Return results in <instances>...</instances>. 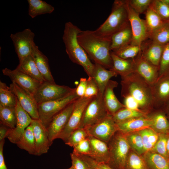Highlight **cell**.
I'll return each mask as SVG.
<instances>
[{
  "label": "cell",
  "mask_w": 169,
  "mask_h": 169,
  "mask_svg": "<svg viewBox=\"0 0 169 169\" xmlns=\"http://www.w3.org/2000/svg\"><path fill=\"white\" fill-rule=\"evenodd\" d=\"M79 43L89 58L110 69L112 60L110 51L111 38L98 34L95 30L81 31L77 36Z\"/></svg>",
  "instance_id": "obj_1"
},
{
  "label": "cell",
  "mask_w": 169,
  "mask_h": 169,
  "mask_svg": "<svg viewBox=\"0 0 169 169\" xmlns=\"http://www.w3.org/2000/svg\"><path fill=\"white\" fill-rule=\"evenodd\" d=\"M120 83L121 96L132 97L140 109L148 115L154 108L152 86L135 72L122 77Z\"/></svg>",
  "instance_id": "obj_2"
},
{
  "label": "cell",
  "mask_w": 169,
  "mask_h": 169,
  "mask_svg": "<svg viewBox=\"0 0 169 169\" xmlns=\"http://www.w3.org/2000/svg\"><path fill=\"white\" fill-rule=\"evenodd\" d=\"M81 31L72 22H68L65 24L62 39L70 60L82 67L89 77H92L95 64L91 62L78 40V35Z\"/></svg>",
  "instance_id": "obj_3"
},
{
  "label": "cell",
  "mask_w": 169,
  "mask_h": 169,
  "mask_svg": "<svg viewBox=\"0 0 169 169\" xmlns=\"http://www.w3.org/2000/svg\"><path fill=\"white\" fill-rule=\"evenodd\" d=\"M129 24L125 0H115L110 15L95 31L99 34L111 37Z\"/></svg>",
  "instance_id": "obj_4"
},
{
  "label": "cell",
  "mask_w": 169,
  "mask_h": 169,
  "mask_svg": "<svg viewBox=\"0 0 169 169\" xmlns=\"http://www.w3.org/2000/svg\"><path fill=\"white\" fill-rule=\"evenodd\" d=\"M118 131L108 142L110 160L107 164L112 169H125L130 146L125 135Z\"/></svg>",
  "instance_id": "obj_5"
},
{
  "label": "cell",
  "mask_w": 169,
  "mask_h": 169,
  "mask_svg": "<svg viewBox=\"0 0 169 169\" xmlns=\"http://www.w3.org/2000/svg\"><path fill=\"white\" fill-rule=\"evenodd\" d=\"M79 98L75 90L71 94L62 98L38 104L39 119L47 128L55 115Z\"/></svg>",
  "instance_id": "obj_6"
},
{
  "label": "cell",
  "mask_w": 169,
  "mask_h": 169,
  "mask_svg": "<svg viewBox=\"0 0 169 169\" xmlns=\"http://www.w3.org/2000/svg\"><path fill=\"white\" fill-rule=\"evenodd\" d=\"M103 95L99 93L90 100L84 111L79 128H84L94 124L109 115Z\"/></svg>",
  "instance_id": "obj_7"
},
{
  "label": "cell",
  "mask_w": 169,
  "mask_h": 169,
  "mask_svg": "<svg viewBox=\"0 0 169 169\" xmlns=\"http://www.w3.org/2000/svg\"><path fill=\"white\" fill-rule=\"evenodd\" d=\"M75 88L44 81L41 83L33 95L38 104L64 98L73 92Z\"/></svg>",
  "instance_id": "obj_8"
},
{
  "label": "cell",
  "mask_w": 169,
  "mask_h": 169,
  "mask_svg": "<svg viewBox=\"0 0 169 169\" xmlns=\"http://www.w3.org/2000/svg\"><path fill=\"white\" fill-rule=\"evenodd\" d=\"M92 98L84 96L79 98L75 101L68 122L57 138L62 139L65 143L71 134L79 128L85 109Z\"/></svg>",
  "instance_id": "obj_9"
},
{
  "label": "cell",
  "mask_w": 169,
  "mask_h": 169,
  "mask_svg": "<svg viewBox=\"0 0 169 169\" xmlns=\"http://www.w3.org/2000/svg\"><path fill=\"white\" fill-rule=\"evenodd\" d=\"M35 36L34 33L30 28H26L22 31L11 34L10 37L19 63L31 55L33 46L35 44Z\"/></svg>",
  "instance_id": "obj_10"
},
{
  "label": "cell",
  "mask_w": 169,
  "mask_h": 169,
  "mask_svg": "<svg viewBox=\"0 0 169 169\" xmlns=\"http://www.w3.org/2000/svg\"><path fill=\"white\" fill-rule=\"evenodd\" d=\"M84 128L89 136L107 143L118 131L116 123L110 115L97 123Z\"/></svg>",
  "instance_id": "obj_11"
},
{
  "label": "cell",
  "mask_w": 169,
  "mask_h": 169,
  "mask_svg": "<svg viewBox=\"0 0 169 169\" xmlns=\"http://www.w3.org/2000/svg\"><path fill=\"white\" fill-rule=\"evenodd\" d=\"M128 19L132 34L131 44L141 46L149 38V33L144 20L141 19L139 14L135 12L125 0Z\"/></svg>",
  "instance_id": "obj_12"
},
{
  "label": "cell",
  "mask_w": 169,
  "mask_h": 169,
  "mask_svg": "<svg viewBox=\"0 0 169 169\" xmlns=\"http://www.w3.org/2000/svg\"><path fill=\"white\" fill-rule=\"evenodd\" d=\"M75 101L55 115L49 123L47 129L50 146L54 140L57 139L66 126L72 112Z\"/></svg>",
  "instance_id": "obj_13"
},
{
  "label": "cell",
  "mask_w": 169,
  "mask_h": 169,
  "mask_svg": "<svg viewBox=\"0 0 169 169\" xmlns=\"http://www.w3.org/2000/svg\"><path fill=\"white\" fill-rule=\"evenodd\" d=\"M9 87L23 109L32 119H38V104L33 95L14 83H11Z\"/></svg>",
  "instance_id": "obj_14"
},
{
  "label": "cell",
  "mask_w": 169,
  "mask_h": 169,
  "mask_svg": "<svg viewBox=\"0 0 169 169\" xmlns=\"http://www.w3.org/2000/svg\"><path fill=\"white\" fill-rule=\"evenodd\" d=\"M133 59L134 72L152 86L159 78V68L146 60L142 55L141 52Z\"/></svg>",
  "instance_id": "obj_15"
},
{
  "label": "cell",
  "mask_w": 169,
  "mask_h": 169,
  "mask_svg": "<svg viewBox=\"0 0 169 169\" xmlns=\"http://www.w3.org/2000/svg\"><path fill=\"white\" fill-rule=\"evenodd\" d=\"M17 121L15 127L9 129L6 138L13 143L19 141L26 129L31 124L32 119L20 105L18 100L15 107Z\"/></svg>",
  "instance_id": "obj_16"
},
{
  "label": "cell",
  "mask_w": 169,
  "mask_h": 169,
  "mask_svg": "<svg viewBox=\"0 0 169 169\" xmlns=\"http://www.w3.org/2000/svg\"><path fill=\"white\" fill-rule=\"evenodd\" d=\"M4 75L8 77L13 83L33 95L41 83L16 69L11 70L5 68L2 70Z\"/></svg>",
  "instance_id": "obj_17"
},
{
  "label": "cell",
  "mask_w": 169,
  "mask_h": 169,
  "mask_svg": "<svg viewBox=\"0 0 169 169\" xmlns=\"http://www.w3.org/2000/svg\"><path fill=\"white\" fill-rule=\"evenodd\" d=\"M31 124L34 137L36 155L47 153L50 146L47 128L39 119H32Z\"/></svg>",
  "instance_id": "obj_18"
},
{
  "label": "cell",
  "mask_w": 169,
  "mask_h": 169,
  "mask_svg": "<svg viewBox=\"0 0 169 169\" xmlns=\"http://www.w3.org/2000/svg\"><path fill=\"white\" fill-rule=\"evenodd\" d=\"M152 88L154 108H163L169 100V73L159 77Z\"/></svg>",
  "instance_id": "obj_19"
},
{
  "label": "cell",
  "mask_w": 169,
  "mask_h": 169,
  "mask_svg": "<svg viewBox=\"0 0 169 169\" xmlns=\"http://www.w3.org/2000/svg\"><path fill=\"white\" fill-rule=\"evenodd\" d=\"M116 123L118 131L125 134L150 128L152 124V120L147 115L146 116L133 118Z\"/></svg>",
  "instance_id": "obj_20"
},
{
  "label": "cell",
  "mask_w": 169,
  "mask_h": 169,
  "mask_svg": "<svg viewBox=\"0 0 169 169\" xmlns=\"http://www.w3.org/2000/svg\"><path fill=\"white\" fill-rule=\"evenodd\" d=\"M165 46L147 39L141 45V55L150 63L159 68Z\"/></svg>",
  "instance_id": "obj_21"
},
{
  "label": "cell",
  "mask_w": 169,
  "mask_h": 169,
  "mask_svg": "<svg viewBox=\"0 0 169 169\" xmlns=\"http://www.w3.org/2000/svg\"><path fill=\"white\" fill-rule=\"evenodd\" d=\"M118 83L110 80L108 83L103 94L104 103L108 114L112 116L120 109L126 107L121 103L114 94V89L117 86Z\"/></svg>",
  "instance_id": "obj_22"
},
{
  "label": "cell",
  "mask_w": 169,
  "mask_h": 169,
  "mask_svg": "<svg viewBox=\"0 0 169 169\" xmlns=\"http://www.w3.org/2000/svg\"><path fill=\"white\" fill-rule=\"evenodd\" d=\"M88 138L90 142L91 153L89 156L98 162L107 164L110 154L107 143L91 136Z\"/></svg>",
  "instance_id": "obj_23"
},
{
  "label": "cell",
  "mask_w": 169,
  "mask_h": 169,
  "mask_svg": "<svg viewBox=\"0 0 169 169\" xmlns=\"http://www.w3.org/2000/svg\"><path fill=\"white\" fill-rule=\"evenodd\" d=\"M31 55L45 81L55 83L50 70L48 58L35 44L33 46Z\"/></svg>",
  "instance_id": "obj_24"
},
{
  "label": "cell",
  "mask_w": 169,
  "mask_h": 169,
  "mask_svg": "<svg viewBox=\"0 0 169 169\" xmlns=\"http://www.w3.org/2000/svg\"><path fill=\"white\" fill-rule=\"evenodd\" d=\"M92 77L98 86L99 93L103 95L106 86L110 79L117 75L114 71L107 69L101 65L95 63Z\"/></svg>",
  "instance_id": "obj_25"
},
{
  "label": "cell",
  "mask_w": 169,
  "mask_h": 169,
  "mask_svg": "<svg viewBox=\"0 0 169 169\" xmlns=\"http://www.w3.org/2000/svg\"><path fill=\"white\" fill-rule=\"evenodd\" d=\"M112 60V67L110 69L120 75L121 78L125 77L134 72V62L133 59H125L111 53Z\"/></svg>",
  "instance_id": "obj_26"
},
{
  "label": "cell",
  "mask_w": 169,
  "mask_h": 169,
  "mask_svg": "<svg viewBox=\"0 0 169 169\" xmlns=\"http://www.w3.org/2000/svg\"><path fill=\"white\" fill-rule=\"evenodd\" d=\"M111 38V51L131 44L132 34L130 24L112 35Z\"/></svg>",
  "instance_id": "obj_27"
},
{
  "label": "cell",
  "mask_w": 169,
  "mask_h": 169,
  "mask_svg": "<svg viewBox=\"0 0 169 169\" xmlns=\"http://www.w3.org/2000/svg\"><path fill=\"white\" fill-rule=\"evenodd\" d=\"M16 69L40 83L45 81L31 55L19 63Z\"/></svg>",
  "instance_id": "obj_28"
},
{
  "label": "cell",
  "mask_w": 169,
  "mask_h": 169,
  "mask_svg": "<svg viewBox=\"0 0 169 169\" xmlns=\"http://www.w3.org/2000/svg\"><path fill=\"white\" fill-rule=\"evenodd\" d=\"M143 158L148 169H169V160L154 151L146 152Z\"/></svg>",
  "instance_id": "obj_29"
},
{
  "label": "cell",
  "mask_w": 169,
  "mask_h": 169,
  "mask_svg": "<svg viewBox=\"0 0 169 169\" xmlns=\"http://www.w3.org/2000/svg\"><path fill=\"white\" fill-rule=\"evenodd\" d=\"M28 14L32 18L46 14L52 13L54 8L51 5L42 0H28Z\"/></svg>",
  "instance_id": "obj_30"
},
{
  "label": "cell",
  "mask_w": 169,
  "mask_h": 169,
  "mask_svg": "<svg viewBox=\"0 0 169 169\" xmlns=\"http://www.w3.org/2000/svg\"><path fill=\"white\" fill-rule=\"evenodd\" d=\"M16 144L19 148L27 151L29 154L36 155L34 137L31 124L26 129Z\"/></svg>",
  "instance_id": "obj_31"
},
{
  "label": "cell",
  "mask_w": 169,
  "mask_h": 169,
  "mask_svg": "<svg viewBox=\"0 0 169 169\" xmlns=\"http://www.w3.org/2000/svg\"><path fill=\"white\" fill-rule=\"evenodd\" d=\"M149 116L152 120L151 128L154 131L160 134H166L169 131V121L164 111H157L151 115Z\"/></svg>",
  "instance_id": "obj_32"
},
{
  "label": "cell",
  "mask_w": 169,
  "mask_h": 169,
  "mask_svg": "<svg viewBox=\"0 0 169 169\" xmlns=\"http://www.w3.org/2000/svg\"><path fill=\"white\" fill-rule=\"evenodd\" d=\"M0 124L11 129L15 127L16 113L15 107L0 105Z\"/></svg>",
  "instance_id": "obj_33"
},
{
  "label": "cell",
  "mask_w": 169,
  "mask_h": 169,
  "mask_svg": "<svg viewBox=\"0 0 169 169\" xmlns=\"http://www.w3.org/2000/svg\"><path fill=\"white\" fill-rule=\"evenodd\" d=\"M17 99L9 87L4 83L0 81V105L15 107Z\"/></svg>",
  "instance_id": "obj_34"
},
{
  "label": "cell",
  "mask_w": 169,
  "mask_h": 169,
  "mask_svg": "<svg viewBox=\"0 0 169 169\" xmlns=\"http://www.w3.org/2000/svg\"><path fill=\"white\" fill-rule=\"evenodd\" d=\"M145 14L146 17L145 21L149 37L150 34L160 27L165 22L163 21L150 7Z\"/></svg>",
  "instance_id": "obj_35"
},
{
  "label": "cell",
  "mask_w": 169,
  "mask_h": 169,
  "mask_svg": "<svg viewBox=\"0 0 169 169\" xmlns=\"http://www.w3.org/2000/svg\"><path fill=\"white\" fill-rule=\"evenodd\" d=\"M149 38L163 45H165L169 43V22H165L150 35Z\"/></svg>",
  "instance_id": "obj_36"
},
{
  "label": "cell",
  "mask_w": 169,
  "mask_h": 169,
  "mask_svg": "<svg viewBox=\"0 0 169 169\" xmlns=\"http://www.w3.org/2000/svg\"><path fill=\"white\" fill-rule=\"evenodd\" d=\"M147 115L142 111L125 107L119 110L112 117L115 122L117 123L133 118L146 116Z\"/></svg>",
  "instance_id": "obj_37"
},
{
  "label": "cell",
  "mask_w": 169,
  "mask_h": 169,
  "mask_svg": "<svg viewBox=\"0 0 169 169\" xmlns=\"http://www.w3.org/2000/svg\"><path fill=\"white\" fill-rule=\"evenodd\" d=\"M150 7L164 22H169V0H153Z\"/></svg>",
  "instance_id": "obj_38"
},
{
  "label": "cell",
  "mask_w": 169,
  "mask_h": 169,
  "mask_svg": "<svg viewBox=\"0 0 169 169\" xmlns=\"http://www.w3.org/2000/svg\"><path fill=\"white\" fill-rule=\"evenodd\" d=\"M141 46L131 44L126 45L112 51L118 57L125 59H134L141 52Z\"/></svg>",
  "instance_id": "obj_39"
},
{
  "label": "cell",
  "mask_w": 169,
  "mask_h": 169,
  "mask_svg": "<svg viewBox=\"0 0 169 169\" xmlns=\"http://www.w3.org/2000/svg\"><path fill=\"white\" fill-rule=\"evenodd\" d=\"M125 169H148L143 158L131 152L127 157Z\"/></svg>",
  "instance_id": "obj_40"
},
{
  "label": "cell",
  "mask_w": 169,
  "mask_h": 169,
  "mask_svg": "<svg viewBox=\"0 0 169 169\" xmlns=\"http://www.w3.org/2000/svg\"><path fill=\"white\" fill-rule=\"evenodd\" d=\"M126 135L130 147L138 154L145 152L141 136L138 132Z\"/></svg>",
  "instance_id": "obj_41"
},
{
  "label": "cell",
  "mask_w": 169,
  "mask_h": 169,
  "mask_svg": "<svg viewBox=\"0 0 169 169\" xmlns=\"http://www.w3.org/2000/svg\"><path fill=\"white\" fill-rule=\"evenodd\" d=\"M89 136L84 128H79L74 131L71 134L65 144L73 147Z\"/></svg>",
  "instance_id": "obj_42"
},
{
  "label": "cell",
  "mask_w": 169,
  "mask_h": 169,
  "mask_svg": "<svg viewBox=\"0 0 169 169\" xmlns=\"http://www.w3.org/2000/svg\"><path fill=\"white\" fill-rule=\"evenodd\" d=\"M169 73V43L165 46L162 52L159 66V77Z\"/></svg>",
  "instance_id": "obj_43"
},
{
  "label": "cell",
  "mask_w": 169,
  "mask_h": 169,
  "mask_svg": "<svg viewBox=\"0 0 169 169\" xmlns=\"http://www.w3.org/2000/svg\"><path fill=\"white\" fill-rule=\"evenodd\" d=\"M167 137L168 136L166 134H159L157 141L151 151L159 154L168 159L166 149Z\"/></svg>",
  "instance_id": "obj_44"
},
{
  "label": "cell",
  "mask_w": 169,
  "mask_h": 169,
  "mask_svg": "<svg viewBox=\"0 0 169 169\" xmlns=\"http://www.w3.org/2000/svg\"><path fill=\"white\" fill-rule=\"evenodd\" d=\"M129 5L139 14H145L149 8L153 0H126Z\"/></svg>",
  "instance_id": "obj_45"
},
{
  "label": "cell",
  "mask_w": 169,
  "mask_h": 169,
  "mask_svg": "<svg viewBox=\"0 0 169 169\" xmlns=\"http://www.w3.org/2000/svg\"><path fill=\"white\" fill-rule=\"evenodd\" d=\"M73 148V152L76 155L89 156L90 154V145L88 137L81 141Z\"/></svg>",
  "instance_id": "obj_46"
},
{
  "label": "cell",
  "mask_w": 169,
  "mask_h": 169,
  "mask_svg": "<svg viewBox=\"0 0 169 169\" xmlns=\"http://www.w3.org/2000/svg\"><path fill=\"white\" fill-rule=\"evenodd\" d=\"M99 93L97 84L94 78L89 77L87 79V84L84 96L92 98L96 96Z\"/></svg>",
  "instance_id": "obj_47"
},
{
  "label": "cell",
  "mask_w": 169,
  "mask_h": 169,
  "mask_svg": "<svg viewBox=\"0 0 169 169\" xmlns=\"http://www.w3.org/2000/svg\"><path fill=\"white\" fill-rule=\"evenodd\" d=\"M80 157L87 163L90 169H112L106 163L97 162L88 156L81 155Z\"/></svg>",
  "instance_id": "obj_48"
},
{
  "label": "cell",
  "mask_w": 169,
  "mask_h": 169,
  "mask_svg": "<svg viewBox=\"0 0 169 169\" xmlns=\"http://www.w3.org/2000/svg\"><path fill=\"white\" fill-rule=\"evenodd\" d=\"M72 166L74 169H90L88 164L79 156L72 152L70 154Z\"/></svg>",
  "instance_id": "obj_49"
},
{
  "label": "cell",
  "mask_w": 169,
  "mask_h": 169,
  "mask_svg": "<svg viewBox=\"0 0 169 169\" xmlns=\"http://www.w3.org/2000/svg\"><path fill=\"white\" fill-rule=\"evenodd\" d=\"M87 84V79L84 78L80 79L79 83L75 88L76 93L79 97L84 96Z\"/></svg>",
  "instance_id": "obj_50"
},
{
  "label": "cell",
  "mask_w": 169,
  "mask_h": 169,
  "mask_svg": "<svg viewBox=\"0 0 169 169\" xmlns=\"http://www.w3.org/2000/svg\"><path fill=\"white\" fill-rule=\"evenodd\" d=\"M124 98V105L126 108L132 110L142 111L140 109L137 103L132 97L130 96H127Z\"/></svg>",
  "instance_id": "obj_51"
},
{
  "label": "cell",
  "mask_w": 169,
  "mask_h": 169,
  "mask_svg": "<svg viewBox=\"0 0 169 169\" xmlns=\"http://www.w3.org/2000/svg\"><path fill=\"white\" fill-rule=\"evenodd\" d=\"M4 140L0 141V169H8L5 164L3 153Z\"/></svg>",
  "instance_id": "obj_52"
},
{
  "label": "cell",
  "mask_w": 169,
  "mask_h": 169,
  "mask_svg": "<svg viewBox=\"0 0 169 169\" xmlns=\"http://www.w3.org/2000/svg\"><path fill=\"white\" fill-rule=\"evenodd\" d=\"M9 128L0 124V141L3 140L6 137Z\"/></svg>",
  "instance_id": "obj_53"
},
{
  "label": "cell",
  "mask_w": 169,
  "mask_h": 169,
  "mask_svg": "<svg viewBox=\"0 0 169 169\" xmlns=\"http://www.w3.org/2000/svg\"><path fill=\"white\" fill-rule=\"evenodd\" d=\"M163 108L164 109L165 111L169 116V100Z\"/></svg>",
  "instance_id": "obj_54"
},
{
  "label": "cell",
  "mask_w": 169,
  "mask_h": 169,
  "mask_svg": "<svg viewBox=\"0 0 169 169\" xmlns=\"http://www.w3.org/2000/svg\"><path fill=\"white\" fill-rule=\"evenodd\" d=\"M166 149L167 157L169 160V136H168L167 139Z\"/></svg>",
  "instance_id": "obj_55"
},
{
  "label": "cell",
  "mask_w": 169,
  "mask_h": 169,
  "mask_svg": "<svg viewBox=\"0 0 169 169\" xmlns=\"http://www.w3.org/2000/svg\"><path fill=\"white\" fill-rule=\"evenodd\" d=\"M74 169L72 166H71V167H70V168L68 169Z\"/></svg>",
  "instance_id": "obj_56"
},
{
  "label": "cell",
  "mask_w": 169,
  "mask_h": 169,
  "mask_svg": "<svg viewBox=\"0 0 169 169\" xmlns=\"http://www.w3.org/2000/svg\"><path fill=\"white\" fill-rule=\"evenodd\" d=\"M168 120L169 121V116H168Z\"/></svg>",
  "instance_id": "obj_57"
},
{
  "label": "cell",
  "mask_w": 169,
  "mask_h": 169,
  "mask_svg": "<svg viewBox=\"0 0 169 169\" xmlns=\"http://www.w3.org/2000/svg\"></svg>",
  "instance_id": "obj_58"
},
{
  "label": "cell",
  "mask_w": 169,
  "mask_h": 169,
  "mask_svg": "<svg viewBox=\"0 0 169 169\" xmlns=\"http://www.w3.org/2000/svg\"></svg>",
  "instance_id": "obj_59"
}]
</instances>
